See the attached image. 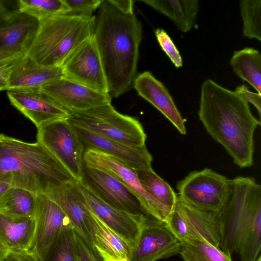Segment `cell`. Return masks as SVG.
Returning <instances> with one entry per match:
<instances>
[{"mask_svg": "<svg viewBox=\"0 0 261 261\" xmlns=\"http://www.w3.org/2000/svg\"><path fill=\"white\" fill-rule=\"evenodd\" d=\"M199 118L207 133L240 168L253 165L254 133L260 124L235 91L208 79L202 84Z\"/></svg>", "mask_w": 261, "mask_h": 261, "instance_id": "obj_1", "label": "cell"}, {"mask_svg": "<svg viewBox=\"0 0 261 261\" xmlns=\"http://www.w3.org/2000/svg\"><path fill=\"white\" fill-rule=\"evenodd\" d=\"M98 9L93 36L109 94L117 98L133 88L142 26L134 13L120 11L110 0H103Z\"/></svg>", "mask_w": 261, "mask_h": 261, "instance_id": "obj_2", "label": "cell"}, {"mask_svg": "<svg viewBox=\"0 0 261 261\" xmlns=\"http://www.w3.org/2000/svg\"><path fill=\"white\" fill-rule=\"evenodd\" d=\"M229 196L217 214L220 224V248L241 261L261 259V186L252 177L231 179Z\"/></svg>", "mask_w": 261, "mask_h": 261, "instance_id": "obj_3", "label": "cell"}, {"mask_svg": "<svg viewBox=\"0 0 261 261\" xmlns=\"http://www.w3.org/2000/svg\"><path fill=\"white\" fill-rule=\"evenodd\" d=\"M0 181L35 194L77 181L41 143L0 134Z\"/></svg>", "mask_w": 261, "mask_h": 261, "instance_id": "obj_4", "label": "cell"}, {"mask_svg": "<svg viewBox=\"0 0 261 261\" xmlns=\"http://www.w3.org/2000/svg\"><path fill=\"white\" fill-rule=\"evenodd\" d=\"M39 22L26 55L39 65L61 67L80 44L93 35L96 16L64 14Z\"/></svg>", "mask_w": 261, "mask_h": 261, "instance_id": "obj_5", "label": "cell"}, {"mask_svg": "<svg viewBox=\"0 0 261 261\" xmlns=\"http://www.w3.org/2000/svg\"><path fill=\"white\" fill-rule=\"evenodd\" d=\"M67 120L127 146H145L146 135L135 118L117 112L110 103L70 113Z\"/></svg>", "mask_w": 261, "mask_h": 261, "instance_id": "obj_6", "label": "cell"}, {"mask_svg": "<svg viewBox=\"0 0 261 261\" xmlns=\"http://www.w3.org/2000/svg\"><path fill=\"white\" fill-rule=\"evenodd\" d=\"M231 179L211 169L190 172L178 181V200L195 208L218 214L226 203L231 190Z\"/></svg>", "mask_w": 261, "mask_h": 261, "instance_id": "obj_7", "label": "cell"}, {"mask_svg": "<svg viewBox=\"0 0 261 261\" xmlns=\"http://www.w3.org/2000/svg\"><path fill=\"white\" fill-rule=\"evenodd\" d=\"M37 128V141L45 147L74 178L80 181L84 166V150L67 119L51 121Z\"/></svg>", "mask_w": 261, "mask_h": 261, "instance_id": "obj_8", "label": "cell"}, {"mask_svg": "<svg viewBox=\"0 0 261 261\" xmlns=\"http://www.w3.org/2000/svg\"><path fill=\"white\" fill-rule=\"evenodd\" d=\"M34 220L29 251L40 261H44L63 231L73 226L62 209L44 194H36Z\"/></svg>", "mask_w": 261, "mask_h": 261, "instance_id": "obj_9", "label": "cell"}, {"mask_svg": "<svg viewBox=\"0 0 261 261\" xmlns=\"http://www.w3.org/2000/svg\"><path fill=\"white\" fill-rule=\"evenodd\" d=\"M83 160L86 167L99 170L112 175L133 192L150 217L166 222L170 215L145 190L136 170L118 159L96 150L85 151Z\"/></svg>", "mask_w": 261, "mask_h": 261, "instance_id": "obj_10", "label": "cell"}, {"mask_svg": "<svg viewBox=\"0 0 261 261\" xmlns=\"http://www.w3.org/2000/svg\"><path fill=\"white\" fill-rule=\"evenodd\" d=\"M166 224L178 240L201 239L219 247L220 224L217 214L185 204L177 200Z\"/></svg>", "mask_w": 261, "mask_h": 261, "instance_id": "obj_11", "label": "cell"}, {"mask_svg": "<svg viewBox=\"0 0 261 261\" xmlns=\"http://www.w3.org/2000/svg\"><path fill=\"white\" fill-rule=\"evenodd\" d=\"M63 76L96 91L109 93L93 35L84 41L61 66Z\"/></svg>", "mask_w": 261, "mask_h": 261, "instance_id": "obj_12", "label": "cell"}, {"mask_svg": "<svg viewBox=\"0 0 261 261\" xmlns=\"http://www.w3.org/2000/svg\"><path fill=\"white\" fill-rule=\"evenodd\" d=\"M80 181L110 206L132 215L150 217L136 195L112 175L84 165Z\"/></svg>", "mask_w": 261, "mask_h": 261, "instance_id": "obj_13", "label": "cell"}, {"mask_svg": "<svg viewBox=\"0 0 261 261\" xmlns=\"http://www.w3.org/2000/svg\"><path fill=\"white\" fill-rule=\"evenodd\" d=\"M180 242L166 223L148 218L132 247L129 261H158L179 253Z\"/></svg>", "mask_w": 261, "mask_h": 261, "instance_id": "obj_14", "label": "cell"}, {"mask_svg": "<svg viewBox=\"0 0 261 261\" xmlns=\"http://www.w3.org/2000/svg\"><path fill=\"white\" fill-rule=\"evenodd\" d=\"M45 94L69 113L110 103L112 97L64 76L40 88Z\"/></svg>", "mask_w": 261, "mask_h": 261, "instance_id": "obj_15", "label": "cell"}, {"mask_svg": "<svg viewBox=\"0 0 261 261\" xmlns=\"http://www.w3.org/2000/svg\"><path fill=\"white\" fill-rule=\"evenodd\" d=\"M69 123L82 143L84 151L96 150L110 154L135 170L152 169V157L146 146L138 148L130 147Z\"/></svg>", "mask_w": 261, "mask_h": 261, "instance_id": "obj_16", "label": "cell"}, {"mask_svg": "<svg viewBox=\"0 0 261 261\" xmlns=\"http://www.w3.org/2000/svg\"><path fill=\"white\" fill-rule=\"evenodd\" d=\"M78 182L92 212L132 247L143 224L148 218L151 217L132 215L115 208L102 201L80 181Z\"/></svg>", "mask_w": 261, "mask_h": 261, "instance_id": "obj_17", "label": "cell"}, {"mask_svg": "<svg viewBox=\"0 0 261 261\" xmlns=\"http://www.w3.org/2000/svg\"><path fill=\"white\" fill-rule=\"evenodd\" d=\"M133 88L138 94L156 108L182 135L186 134L185 120L165 85L152 73L145 71L137 74Z\"/></svg>", "mask_w": 261, "mask_h": 261, "instance_id": "obj_18", "label": "cell"}, {"mask_svg": "<svg viewBox=\"0 0 261 261\" xmlns=\"http://www.w3.org/2000/svg\"><path fill=\"white\" fill-rule=\"evenodd\" d=\"M11 104L38 127L46 122L67 119L70 113L40 91H7Z\"/></svg>", "mask_w": 261, "mask_h": 261, "instance_id": "obj_19", "label": "cell"}, {"mask_svg": "<svg viewBox=\"0 0 261 261\" xmlns=\"http://www.w3.org/2000/svg\"><path fill=\"white\" fill-rule=\"evenodd\" d=\"M63 76L61 67L39 65L25 54L13 64L8 91L38 92L43 86Z\"/></svg>", "mask_w": 261, "mask_h": 261, "instance_id": "obj_20", "label": "cell"}, {"mask_svg": "<svg viewBox=\"0 0 261 261\" xmlns=\"http://www.w3.org/2000/svg\"><path fill=\"white\" fill-rule=\"evenodd\" d=\"M87 228L90 243L105 261H129L131 245L91 210L87 219Z\"/></svg>", "mask_w": 261, "mask_h": 261, "instance_id": "obj_21", "label": "cell"}, {"mask_svg": "<svg viewBox=\"0 0 261 261\" xmlns=\"http://www.w3.org/2000/svg\"><path fill=\"white\" fill-rule=\"evenodd\" d=\"M46 196L62 209L71 221L73 229L90 243L87 219L91 210L78 181L69 182L58 187Z\"/></svg>", "mask_w": 261, "mask_h": 261, "instance_id": "obj_22", "label": "cell"}, {"mask_svg": "<svg viewBox=\"0 0 261 261\" xmlns=\"http://www.w3.org/2000/svg\"><path fill=\"white\" fill-rule=\"evenodd\" d=\"M39 24L37 19L16 10L10 19L0 26V51L26 53Z\"/></svg>", "mask_w": 261, "mask_h": 261, "instance_id": "obj_23", "label": "cell"}, {"mask_svg": "<svg viewBox=\"0 0 261 261\" xmlns=\"http://www.w3.org/2000/svg\"><path fill=\"white\" fill-rule=\"evenodd\" d=\"M34 218L14 219L0 213V255L7 251H29Z\"/></svg>", "mask_w": 261, "mask_h": 261, "instance_id": "obj_24", "label": "cell"}, {"mask_svg": "<svg viewBox=\"0 0 261 261\" xmlns=\"http://www.w3.org/2000/svg\"><path fill=\"white\" fill-rule=\"evenodd\" d=\"M156 11L169 18L183 33L190 31L199 10L198 0H141Z\"/></svg>", "mask_w": 261, "mask_h": 261, "instance_id": "obj_25", "label": "cell"}, {"mask_svg": "<svg viewBox=\"0 0 261 261\" xmlns=\"http://www.w3.org/2000/svg\"><path fill=\"white\" fill-rule=\"evenodd\" d=\"M230 64L235 73L261 94V55L252 47L234 51Z\"/></svg>", "mask_w": 261, "mask_h": 261, "instance_id": "obj_26", "label": "cell"}, {"mask_svg": "<svg viewBox=\"0 0 261 261\" xmlns=\"http://www.w3.org/2000/svg\"><path fill=\"white\" fill-rule=\"evenodd\" d=\"M36 194L10 187L0 200V213L14 219L34 218Z\"/></svg>", "mask_w": 261, "mask_h": 261, "instance_id": "obj_27", "label": "cell"}, {"mask_svg": "<svg viewBox=\"0 0 261 261\" xmlns=\"http://www.w3.org/2000/svg\"><path fill=\"white\" fill-rule=\"evenodd\" d=\"M136 171L145 190L170 215L178 200L177 194L170 186L152 169Z\"/></svg>", "mask_w": 261, "mask_h": 261, "instance_id": "obj_28", "label": "cell"}, {"mask_svg": "<svg viewBox=\"0 0 261 261\" xmlns=\"http://www.w3.org/2000/svg\"><path fill=\"white\" fill-rule=\"evenodd\" d=\"M179 254L185 261H232L231 256L204 240L184 239Z\"/></svg>", "mask_w": 261, "mask_h": 261, "instance_id": "obj_29", "label": "cell"}, {"mask_svg": "<svg viewBox=\"0 0 261 261\" xmlns=\"http://www.w3.org/2000/svg\"><path fill=\"white\" fill-rule=\"evenodd\" d=\"M18 9L39 21L59 15L67 14L69 9L64 0H19Z\"/></svg>", "mask_w": 261, "mask_h": 261, "instance_id": "obj_30", "label": "cell"}, {"mask_svg": "<svg viewBox=\"0 0 261 261\" xmlns=\"http://www.w3.org/2000/svg\"><path fill=\"white\" fill-rule=\"evenodd\" d=\"M240 13L245 37L261 41V1L241 0Z\"/></svg>", "mask_w": 261, "mask_h": 261, "instance_id": "obj_31", "label": "cell"}, {"mask_svg": "<svg viewBox=\"0 0 261 261\" xmlns=\"http://www.w3.org/2000/svg\"><path fill=\"white\" fill-rule=\"evenodd\" d=\"M44 261H79L73 228L63 231Z\"/></svg>", "mask_w": 261, "mask_h": 261, "instance_id": "obj_32", "label": "cell"}, {"mask_svg": "<svg viewBox=\"0 0 261 261\" xmlns=\"http://www.w3.org/2000/svg\"><path fill=\"white\" fill-rule=\"evenodd\" d=\"M156 38L163 50L176 68L182 66L181 56L167 33L162 29L154 31Z\"/></svg>", "mask_w": 261, "mask_h": 261, "instance_id": "obj_33", "label": "cell"}, {"mask_svg": "<svg viewBox=\"0 0 261 261\" xmlns=\"http://www.w3.org/2000/svg\"><path fill=\"white\" fill-rule=\"evenodd\" d=\"M69 9L67 15L92 16L103 0H64Z\"/></svg>", "mask_w": 261, "mask_h": 261, "instance_id": "obj_34", "label": "cell"}, {"mask_svg": "<svg viewBox=\"0 0 261 261\" xmlns=\"http://www.w3.org/2000/svg\"><path fill=\"white\" fill-rule=\"evenodd\" d=\"M79 261H105L91 244L74 229Z\"/></svg>", "mask_w": 261, "mask_h": 261, "instance_id": "obj_35", "label": "cell"}, {"mask_svg": "<svg viewBox=\"0 0 261 261\" xmlns=\"http://www.w3.org/2000/svg\"><path fill=\"white\" fill-rule=\"evenodd\" d=\"M248 103L252 104L257 109L259 116L261 113V94L250 91L245 85H239L234 91Z\"/></svg>", "mask_w": 261, "mask_h": 261, "instance_id": "obj_36", "label": "cell"}, {"mask_svg": "<svg viewBox=\"0 0 261 261\" xmlns=\"http://www.w3.org/2000/svg\"><path fill=\"white\" fill-rule=\"evenodd\" d=\"M0 261H40L30 251H7L0 255Z\"/></svg>", "mask_w": 261, "mask_h": 261, "instance_id": "obj_37", "label": "cell"}, {"mask_svg": "<svg viewBox=\"0 0 261 261\" xmlns=\"http://www.w3.org/2000/svg\"><path fill=\"white\" fill-rule=\"evenodd\" d=\"M16 61L0 66V91L8 90L10 73Z\"/></svg>", "mask_w": 261, "mask_h": 261, "instance_id": "obj_38", "label": "cell"}, {"mask_svg": "<svg viewBox=\"0 0 261 261\" xmlns=\"http://www.w3.org/2000/svg\"><path fill=\"white\" fill-rule=\"evenodd\" d=\"M26 53L8 51H0V66L14 62Z\"/></svg>", "mask_w": 261, "mask_h": 261, "instance_id": "obj_39", "label": "cell"}, {"mask_svg": "<svg viewBox=\"0 0 261 261\" xmlns=\"http://www.w3.org/2000/svg\"><path fill=\"white\" fill-rule=\"evenodd\" d=\"M120 11L126 13H133L134 2L130 0H110Z\"/></svg>", "mask_w": 261, "mask_h": 261, "instance_id": "obj_40", "label": "cell"}, {"mask_svg": "<svg viewBox=\"0 0 261 261\" xmlns=\"http://www.w3.org/2000/svg\"><path fill=\"white\" fill-rule=\"evenodd\" d=\"M15 11L10 10L4 1H0V26L8 21Z\"/></svg>", "mask_w": 261, "mask_h": 261, "instance_id": "obj_41", "label": "cell"}, {"mask_svg": "<svg viewBox=\"0 0 261 261\" xmlns=\"http://www.w3.org/2000/svg\"><path fill=\"white\" fill-rule=\"evenodd\" d=\"M11 187V185L5 181H0V200L6 191Z\"/></svg>", "mask_w": 261, "mask_h": 261, "instance_id": "obj_42", "label": "cell"}, {"mask_svg": "<svg viewBox=\"0 0 261 261\" xmlns=\"http://www.w3.org/2000/svg\"><path fill=\"white\" fill-rule=\"evenodd\" d=\"M258 261H261V259H259Z\"/></svg>", "mask_w": 261, "mask_h": 261, "instance_id": "obj_43", "label": "cell"}]
</instances>
